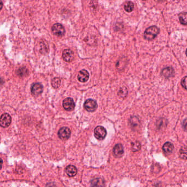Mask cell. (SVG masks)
Here are the masks:
<instances>
[{"label":"cell","mask_w":187,"mask_h":187,"mask_svg":"<svg viewBox=\"0 0 187 187\" xmlns=\"http://www.w3.org/2000/svg\"><path fill=\"white\" fill-rule=\"evenodd\" d=\"M179 156L182 159H187V147L183 146L180 149L179 152Z\"/></svg>","instance_id":"obj_18"},{"label":"cell","mask_w":187,"mask_h":187,"mask_svg":"<svg viewBox=\"0 0 187 187\" xmlns=\"http://www.w3.org/2000/svg\"><path fill=\"white\" fill-rule=\"evenodd\" d=\"M159 32V28L155 26H152L146 29L144 33V38L148 41L153 40L157 36Z\"/></svg>","instance_id":"obj_1"},{"label":"cell","mask_w":187,"mask_h":187,"mask_svg":"<svg viewBox=\"0 0 187 187\" xmlns=\"http://www.w3.org/2000/svg\"><path fill=\"white\" fill-rule=\"evenodd\" d=\"M84 107L87 111L92 112L96 110L97 107V104L96 101L92 99H88L86 101L84 104Z\"/></svg>","instance_id":"obj_4"},{"label":"cell","mask_w":187,"mask_h":187,"mask_svg":"<svg viewBox=\"0 0 187 187\" xmlns=\"http://www.w3.org/2000/svg\"><path fill=\"white\" fill-rule=\"evenodd\" d=\"M124 8L126 12L130 13L132 12L134 9V4L131 1H128L125 3Z\"/></svg>","instance_id":"obj_19"},{"label":"cell","mask_w":187,"mask_h":187,"mask_svg":"<svg viewBox=\"0 0 187 187\" xmlns=\"http://www.w3.org/2000/svg\"><path fill=\"white\" fill-rule=\"evenodd\" d=\"M3 5L2 1L1 0H0V10L2 9V8H3Z\"/></svg>","instance_id":"obj_27"},{"label":"cell","mask_w":187,"mask_h":187,"mask_svg":"<svg viewBox=\"0 0 187 187\" xmlns=\"http://www.w3.org/2000/svg\"><path fill=\"white\" fill-rule=\"evenodd\" d=\"M124 152L123 147L121 144H117L114 146L113 153L116 157L120 158L124 154Z\"/></svg>","instance_id":"obj_12"},{"label":"cell","mask_w":187,"mask_h":187,"mask_svg":"<svg viewBox=\"0 0 187 187\" xmlns=\"http://www.w3.org/2000/svg\"><path fill=\"white\" fill-rule=\"evenodd\" d=\"M63 106L64 109L66 111H72L75 107V104L72 99L68 97L65 99L63 102Z\"/></svg>","instance_id":"obj_9"},{"label":"cell","mask_w":187,"mask_h":187,"mask_svg":"<svg viewBox=\"0 0 187 187\" xmlns=\"http://www.w3.org/2000/svg\"><path fill=\"white\" fill-rule=\"evenodd\" d=\"M2 187H34L28 183L13 181L6 183Z\"/></svg>","instance_id":"obj_6"},{"label":"cell","mask_w":187,"mask_h":187,"mask_svg":"<svg viewBox=\"0 0 187 187\" xmlns=\"http://www.w3.org/2000/svg\"><path fill=\"white\" fill-rule=\"evenodd\" d=\"M104 184V181L100 178H95L93 179L91 182L92 187H102Z\"/></svg>","instance_id":"obj_16"},{"label":"cell","mask_w":187,"mask_h":187,"mask_svg":"<svg viewBox=\"0 0 187 187\" xmlns=\"http://www.w3.org/2000/svg\"><path fill=\"white\" fill-rule=\"evenodd\" d=\"M179 20L180 23L184 25L187 26V12H182L178 15Z\"/></svg>","instance_id":"obj_17"},{"label":"cell","mask_w":187,"mask_h":187,"mask_svg":"<svg viewBox=\"0 0 187 187\" xmlns=\"http://www.w3.org/2000/svg\"><path fill=\"white\" fill-rule=\"evenodd\" d=\"M31 90V93L33 96H39L43 92V87L41 84L39 83H36L32 85Z\"/></svg>","instance_id":"obj_8"},{"label":"cell","mask_w":187,"mask_h":187,"mask_svg":"<svg viewBox=\"0 0 187 187\" xmlns=\"http://www.w3.org/2000/svg\"><path fill=\"white\" fill-rule=\"evenodd\" d=\"M66 172L69 177H73L77 173V169L73 165H69L66 169Z\"/></svg>","instance_id":"obj_15"},{"label":"cell","mask_w":187,"mask_h":187,"mask_svg":"<svg viewBox=\"0 0 187 187\" xmlns=\"http://www.w3.org/2000/svg\"><path fill=\"white\" fill-rule=\"evenodd\" d=\"M174 70L171 67H168L163 69L161 72V74L165 78L172 77L174 75Z\"/></svg>","instance_id":"obj_13"},{"label":"cell","mask_w":187,"mask_h":187,"mask_svg":"<svg viewBox=\"0 0 187 187\" xmlns=\"http://www.w3.org/2000/svg\"><path fill=\"white\" fill-rule=\"evenodd\" d=\"M181 85L185 89L187 90V76L183 78L181 81Z\"/></svg>","instance_id":"obj_24"},{"label":"cell","mask_w":187,"mask_h":187,"mask_svg":"<svg viewBox=\"0 0 187 187\" xmlns=\"http://www.w3.org/2000/svg\"><path fill=\"white\" fill-rule=\"evenodd\" d=\"M128 91H127V89L126 88L124 87L123 88H121L118 92V95L120 96V97H124L125 96L127 95Z\"/></svg>","instance_id":"obj_23"},{"label":"cell","mask_w":187,"mask_h":187,"mask_svg":"<svg viewBox=\"0 0 187 187\" xmlns=\"http://www.w3.org/2000/svg\"><path fill=\"white\" fill-rule=\"evenodd\" d=\"M63 58L65 61L70 63L73 61L74 58L73 52L71 49H65L63 53Z\"/></svg>","instance_id":"obj_10"},{"label":"cell","mask_w":187,"mask_h":187,"mask_svg":"<svg viewBox=\"0 0 187 187\" xmlns=\"http://www.w3.org/2000/svg\"><path fill=\"white\" fill-rule=\"evenodd\" d=\"M58 136L60 139L66 140L71 136V130L67 127L61 128L58 132Z\"/></svg>","instance_id":"obj_7"},{"label":"cell","mask_w":187,"mask_h":187,"mask_svg":"<svg viewBox=\"0 0 187 187\" xmlns=\"http://www.w3.org/2000/svg\"><path fill=\"white\" fill-rule=\"evenodd\" d=\"M186 55H187V50H186Z\"/></svg>","instance_id":"obj_28"},{"label":"cell","mask_w":187,"mask_h":187,"mask_svg":"<svg viewBox=\"0 0 187 187\" xmlns=\"http://www.w3.org/2000/svg\"><path fill=\"white\" fill-rule=\"evenodd\" d=\"M143 1H146V0H143Z\"/></svg>","instance_id":"obj_29"},{"label":"cell","mask_w":187,"mask_h":187,"mask_svg":"<svg viewBox=\"0 0 187 187\" xmlns=\"http://www.w3.org/2000/svg\"><path fill=\"white\" fill-rule=\"evenodd\" d=\"M28 72H29V71L25 67H23V68L19 69L17 71V73L19 76L24 77V76H26L28 74Z\"/></svg>","instance_id":"obj_21"},{"label":"cell","mask_w":187,"mask_h":187,"mask_svg":"<svg viewBox=\"0 0 187 187\" xmlns=\"http://www.w3.org/2000/svg\"><path fill=\"white\" fill-rule=\"evenodd\" d=\"M182 127L183 129H184L186 131H187V119H185V120L183 121L182 124Z\"/></svg>","instance_id":"obj_25"},{"label":"cell","mask_w":187,"mask_h":187,"mask_svg":"<svg viewBox=\"0 0 187 187\" xmlns=\"http://www.w3.org/2000/svg\"><path fill=\"white\" fill-rule=\"evenodd\" d=\"M131 148H132V151H133V152L139 151L141 148V145H140V142L136 141L132 143Z\"/></svg>","instance_id":"obj_22"},{"label":"cell","mask_w":187,"mask_h":187,"mask_svg":"<svg viewBox=\"0 0 187 187\" xmlns=\"http://www.w3.org/2000/svg\"><path fill=\"white\" fill-rule=\"evenodd\" d=\"M173 149H174V147L173 145L169 142H166L164 145V146H163V150L165 153L166 154H171L173 152Z\"/></svg>","instance_id":"obj_14"},{"label":"cell","mask_w":187,"mask_h":187,"mask_svg":"<svg viewBox=\"0 0 187 187\" xmlns=\"http://www.w3.org/2000/svg\"><path fill=\"white\" fill-rule=\"evenodd\" d=\"M2 165H3V160L1 158H0V170L2 167Z\"/></svg>","instance_id":"obj_26"},{"label":"cell","mask_w":187,"mask_h":187,"mask_svg":"<svg viewBox=\"0 0 187 187\" xmlns=\"http://www.w3.org/2000/svg\"><path fill=\"white\" fill-rule=\"evenodd\" d=\"M12 122V118L8 113H4L0 118V126L2 128H7L9 127Z\"/></svg>","instance_id":"obj_5"},{"label":"cell","mask_w":187,"mask_h":187,"mask_svg":"<svg viewBox=\"0 0 187 187\" xmlns=\"http://www.w3.org/2000/svg\"><path fill=\"white\" fill-rule=\"evenodd\" d=\"M89 73H88L87 70H83L81 71H79V72L78 73V79L79 82L82 83L86 82L89 79Z\"/></svg>","instance_id":"obj_11"},{"label":"cell","mask_w":187,"mask_h":187,"mask_svg":"<svg viewBox=\"0 0 187 187\" xmlns=\"http://www.w3.org/2000/svg\"><path fill=\"white\" fill-rule=\"evenodd\" d=\"M60 84H61V80L59 78H54L52 79L51 84L54 88L56 89V88H59L60 86Z\"/></svg>","instance_id":"obj_20"},{"label":"cell","mask_w":187,"mask_h":187,"mask_svg":"<svg viewBox=\"0 0 187 187\" xmlns=\"http://www.w3.org/2000/svg\"><path fill=\"white\" fill-rule=\"evenodd\" d=\"M51 31L54 35L58 37L63 36L65 33V28L61 24L59 23L55 24L52 26Z\"/></svg>","instance_id":"obj_2"},{"label":"cell","mask_w":187,"mask_h":187,"mask_svg":"<svg viewBox=\"0 0 187 187\" xmlns=\"http://www.w3.org/2000/svg\"><path fill=\"white\" fill-rule=\"evenodd\" d=\"M107 135V131L105 128L101 126H98L94 130V136L99 140H102Z\"/></svg>","instance_id":"obj_3"}]
</instances>
